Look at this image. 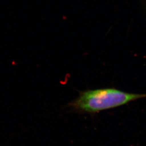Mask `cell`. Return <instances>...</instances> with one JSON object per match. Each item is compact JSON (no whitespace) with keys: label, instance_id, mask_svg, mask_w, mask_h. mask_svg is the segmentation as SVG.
Wrapping results in <instances>:
<instances>
[{"label":"cell","instance_id":"cell-1","mask_svg":"<svg viewBox=\"0 0 146 146\" xmlns=\"http://www.w3.org/2000/svg\"><path fill=\"white\" fill-rule=\"evenodd\" d=\"M145 98L146 94L131 93L115 88L88 89L80 92L68 107L78 113L94 114Z\"/></svg>","mask_w":146,"mask_h":146}]
</instances>
